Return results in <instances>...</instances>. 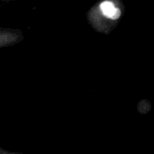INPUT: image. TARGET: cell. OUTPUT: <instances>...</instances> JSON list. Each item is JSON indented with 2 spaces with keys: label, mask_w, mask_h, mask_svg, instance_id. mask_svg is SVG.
<instances>
[{
  "label": "cell",
  "mask_w": 154,
  "mask_h": 154,
  "mask_svg": "<svg viewBox=\"0 0 154 154\" xmlns=\"http://www.w3.org/2000/svg\"><path fill=\"white\" fill-rule=\"evenodd\" d=\"M100 9L106 17L113 20L118 19L121 15V11L117 7H116L111 1H104L103 3H101Z\"/></svg>",
  "instance_id": "obj_1"
}]
</instances>
